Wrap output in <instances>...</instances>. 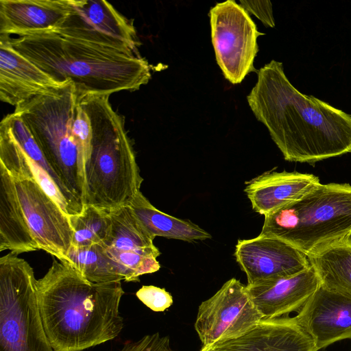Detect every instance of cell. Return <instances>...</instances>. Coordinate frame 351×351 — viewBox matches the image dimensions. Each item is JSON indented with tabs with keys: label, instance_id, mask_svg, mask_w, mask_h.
<instances>
[{
	"label": "cell",
	"instance_id": "603a6c76",
	"mask_svg": "<svg viewBox=\"0 0 351 351\" xmlns=\"http://www.w3.org/2000/svg\"><path fill=\"white\" fill-rule=\"evenodd\" d=\"M2 121L5 123L12 135L29 159L42 169L53 180L69 203L75 215L81 214L84 210V206L64 187L60 178L48 163L41 149L21 118L13 112L5 117Z\"/></svg>",
	"mask_w": 351,
	"mask_h": 351
},
{
	"label": "cell",
	"instance_id": "d4e9b609",
	"mask_svg": "<svg viewBox=\"0 0 351 351\" xmlns=\"http://www.w3.org/2000/svg\"><path fill=\"white\" fill-rule=\"evenodd\" d=\"M74 230L71 247H83L102 244L110 230L108 213L92 206H84L82 213L69 217Z\"/></svg>",
	"mask_w": 351,
	"mask_h": 351
},
{
	"label": "cell",
	"instance_id": "8992f818",
	"mask_svg": "<svg viewBox=\"0 0 351 351\" xmlns=\"http://www.w3.org/2000/svg\"><path fill=\"white\" fill-rule=\"evenodd\" d=\"M77 104L74 85L70 82L19 104L14 112L29 129L64 187L84 206V161L72 134Z\"/></svg>",
	"mask_w": 351,
	"mask_h": 351
},
{
	"label": "cell",
	"instance_id": "5bb4252c",
	"mask_svg": "<svg viewBox=\"0 0 351 351\" xmlns=\"http://www.w3.org/2000/svg\"><path fill=\"white\" fill-rule=\"evenodd\" d=\"M317 351L351 339V296L321 285L294 316Z\"/></svg>",
	"mask_w": 351,
	"mask_h": 351
},
{
	"label": "cell",
	"instance_id": "30bf717a",
	"mask_svg": "<svg viewBox=\"0 0 351 351\" xmlns=\"http://www.w3.org/2000/svg\"><path fill=\"white\" fill-rule=\"evenodd\" d=\"M262 319L247 286L232 278L202 302L194 327L202 346H210L241 335Z\"/></svg>",
	"mask_w": 351,
	"mask_h": 351
},
{
	"label": "cell",
	"instance_id": "6da1fadb",
	"mask_svg": "<svg viewBox=\"0 0 351 351\" xmlns=\"http://www.w3.org/2000/svg\"><path fill=\"white\" fill-rule=\"evenodd\" d=\"M257 74L247 100L286 160L314 164L351 152L350 114L297 90L280 62Z\"/></svg>",
	"mask_w": 351,
	"mask_h": 351
},
{
	"label": "cell",
	"instance_id": "484cf974",
	"mask_svg": "<svg viewBox=\"0 0 351 351\" xmlns=\"http://www.w3.org/2000/svg\"><path fill=\"white\" fill-rule=\"evenodd\" d=\"M0 165L14 180L35 178L27 156L2 121L0 123Z\"/></svg>",
	"mask_w": 351,
	"mask_h": 351
},
{
	"label": "cell",
	"instance_id": "9a60e30c",
	"mask_svg": "<svg viewBox=\"0 0 351 351\" xmlns=\"http://www.w3.org/2000/svg\"><path fill=\"white\" fill-rule=\"evenodd\" d=\"M60 82L18 53L8 36H0V99L14 108L38 95L60 89Z\"/></svg>",
	"mask_w": 351,
	"mask_h": 351
},
{
	"label": "cell",
	"instance_id": "ba28073f",
	"mask_svg": "<svg viewBox=\"0 0 351 351\" xmlns=\"http://www.w3.org/2000/svg\"><path fill=\"white\" fill-rule=\"evenodd\" d=\"M211 38L217 62L226 80L233 84L256 70L254 60L263 35L248 12L234 0L217 3L209 12Z\"/></svg>",
	"mask_w": 351,
	"mask_h": 351
},
{
	"label": "cell",
	"instance_id": "7c38bea8",
	"mask_svg": "<svg viewBox=\"0 0 351 351\" xmlns=\"http://www.w3.org/2000/svg\"><path fill=\"white\" fill-rule=\"evenodd\" d=\"M14 180L20 204L38 249L66 261L74 234L69 216L35 178Z\"/></svg>",
	"mask_w": 351,
	"mask_h": 351
},
{
	"label": "cell",
	"instance_id": "ac0fdd59",
	"mask_svg": "<svg viewBox=\"0 0 351 351\" xmlns=\"http://www.w3.org/2000/svg\"><path fill=\"white\" fill-rule=\"evenodd\" d=\"M72 8V0H1L0 36L53 32Z\"/></svg>",
	"mask_w": 351,
	"mask_h": 351
},
{
	"label": "cell",
	"instance_id": "8fae6325",
	"mask_svg": "<svg viewBox=\"0 0 351 351\" xmlns=\"http://www.w3.org/2000/svg\"><path fill=\"white\" fill-rule=\"evenodd\" d=\"M108 213L110 230L102 245L117 273L126 282H138L141 276L158 271L160 252L131 208L125 206Z\"/></svg>",
	"mask_w": 351,
	"mask_h": 351
},
{
	"label": "cell",
	"instance_id": "3957f363",
	"mask_svg": "<svg viewBox=\"0 0 351 351\" xmlns=\"http://www.w3.org/2000/svg\"><path fill=\"white\" fill-rule=\"evenodd\" d=\"M12 47L55 80L71 82L78 100L138 90L151 78L141 56L73 39L56 32L8 36Z\"/></svg>",
	"mask_w": 351,
	"mask_h": 351
},
{
	"label": "cell",
	"instance_id": "ffe728a7",
	"mask_svg": "<svg viewBox=\"0 0 351 351\" xmlns=\"http://www.w3.org/2000/svg\"><path fill=\"white\" fill-rule=\"evenodd\" d=\"M18 255L39 250L20 204L14 180L0 165V251Z\"/></svg>",
	"mask_w": 351,
	"mask_h": 351
},
{
	"label": "cell",
	"instance_id": "cb8c5ba5",
	"mask_svg": "<svg viewBox=\"0 0 351 351\" xmlns=\"http://www.w3.org/2000/svg\"><path fill=\"white\" fill-rule=\"evenodd\" d=\"M87 280L93 283L121 281L102 244L71 247L66 261Z\"/></svg>",
	"mask_w": 351,
	"mask_h": 351
},
{
	"label": "cell",
	"instance_id": "e0dca14e",
	"mask_svg": "<svg viewBox=\"0 0 351 351\" xmlns=\"http://www.w3.org/2000/svg\"><path fill=\"white\" fill-rule=\"evenodd\" d=\"M311 266L295 275L247 285L250 297L263 319L298 312L320 286Z\"/></svg>",
	"mask_w": 351,
	"mask_h": 351
},
{
	"label": "cell",
	"instance_id": "5b68a950",
	"mask_svg": "<svg viewBox=\"0 0 351 351\" xmlns=\"http://www.w3.org/2000/svg\"><path fill=\"white\" fill-rule=\"evenodd\" d=\"M259 235L283 240L307 256L351 237V185L319 183L265 215Z\"/></svg>",
	"mask_w": 351,
	"mask_h": 351
},
{
	"label": "cell",
	"instance_id": "7402d4cb",
	"mask_svg": "<svg viewBox=\"0 0 351 351\" xmlns=\"http://www.w3.org/2000/svg\"><path fill=\"white\" fill-rule=\"evenodd\" d=\"M307 257L321 285L351 296V237Z\"/></svg>",
	"mask_w": 351,
	"mask_h": 351
},
{
	"label": "cell",
	"instance_id": "d6986e66",
	"mask_svg": "<svg viewBox=\"0 0 351 351\" xmlns=\"http://www.w3.org/2000/svg\"><path fill=\"white\" fill-rule=\"evenodd\" d=\"M320 183L318 177L298 172H265L246 182L253 210L267 215L295 202Z\"/></svg>",
	"mask_w": 351,
	"mask_h": 351
},
{
	"label": "cell",
	"instance_id": "277c9868",
	"mask_svg": "<svg viewBox=\"0 0 351 351\" xmlns=\"http://www.w3.org/2000/svg\"><path fill=\"white\" fill-rule=\"evenodd\" d=\"M89 117L92 138L84 167V206L110 213L128 206L140 192V175L124 118L108 95H86L78 100Z\"/></svg>",
	"mask_w": 351,
	"mask_h": 351
},
{
	"label": "cell",
	"instance_id": "f1b7e54d",
	"mask_svg": "<svg viewBox=\"0 0 351 351\" xmlns=\"http://www.w3.org/2000/svg\"><path fill=\"white\" fill-rule=\"evenodd\" d=\"M241 5L247 12L255 15L269 27L275 26L270 1H240Z\"/></svg>",
	"mask_w": 351,
	"mask_h": 351
},
{
	"label": "cell",
	"instance_id": "52a82bcc",
	"mask_svg": "<svg viewBox=\"0 0 351 351\" xmlns=\"http://www.w3.org/2000/svg\"><path fill=\"white\" fill-rule=\"evenodd\" d=\"M32 267L11 252L0 258V351H54L44 330Z\"/></svg>",
	"mask_w": 351,
	"mask_h": 351
},
{
	"label": "cell",
	"instance_id": "4fadbf2b",
	"mask_svg": "<svg viewBox=\"0 0 351 351\" xmlns=\"http://www.w3.org/2000/svg\"><path fill=\"white\" fill-rule=\"evenodd\" d=\"M234 256L246 274L247 285L293 276L310 266L306 255L272 237L238 240Z\"/></svg>",
	"mask_w": 351,
	"mask_h": 351
},
{
	"label": "cell",
	"instance_id": "44dd1931",
	"mask_svg": "<svg viewBox=\"0 0 351 351\" xmlns=\"http://www.w3.org/2000/svg\"><path fill=\"white\" fill-rule=\"evenodd\" d=\"M128 206L154 239L159 236L185 241H194L211 238L208 232L191 221L181 219L158 210L141 191Z\"/></svg>",
	"mask_w": 351,
	"mask_h": 351
},
{
	"label": "cell",
	"instance_id": "2e32d148",
	"mask_svg": "<svg viewBox=\"0 0 351 351\" xmlns=\"http://www.w3.org/2000/svg\"><path fill=\"white\" fill-rule=\"evenodd\" d=\"M214 351H317L294 317L262 319L241 335L210 346Z\"/></svg>",
	"mask_w": 351,
	"mask_h": 351
},
{
	"label": "cell",
	"instance_id": "4316f807",
	"mask_svg": "<svg viewBox=\"0 0 351 351\" xmlns=\"http://www.w3.org/2000/svg\"><path fill=\"white\" fill-rule=\"evenodd\" d=\"M136 297L155 312H162L173 304L172 295L163 288L144 285L136 293Z\"/></svg>",
	"mask_w": 351,
	"mask_h": 351
},
{
	"label": "cell",
	"instance_id": "9c48e42d",
	"mask_svg": "<svg viewBox=\"0 0 351 351\" xmlns=\"http://www.w3.org/2000/svg\"><path fill=\"white\" fill-rule=\"evenodd\" d=\"M78 40L140 56L132 21L104 0H72V8L53 31Z\"/></svg>",
	"mask_w": 351,
	"mask_h": 351
},
{
	"label": "cell",
	"instance_id": "7a4b0ae2",
	"mask_svg": "<svg viewBox=\"0 0 351 351\" xmlns=\"http://www.w3.org/2000/svg\"><path fill=\"white\" fill-rule=\"evenodd\" d=\"M36 287L44 330L54 351H83L114 339L123 329L121 281L93 283L67 261L54 259Z\"/></svg>",
	"mask_w": 351,
	"mask_h": 351
},
{
	"label": "cell",
	"instance_id": "83f0119b",
	"mask_svg": "<svg viewBox=\"0 0 351 351\" xmlns=\"http://www.w3.org/2000/svg\"><path fill=\"white\" fill-rule=\"evenodd\" d=\"M120 351H176L170 346L168 336L158 332L147 335L136 341H128Z\"/></svg>",
	"mask_w": 351,
	"mask_h": 351
},
{
	"label": "cell",
	"instance_id": "f546056e",
	"mask_svg": "<svg viewBox=\"0 0 351 351\" xmlns=\"http://www.w3.org/2000/svg\"><path fill=\"white\" fill-rule=\"evenodd\" d=\"M199 351H214L210 346H202Z\"/></svg>",
	"mask_w": 351,
	"mask_h": 351
}]
</instances>
